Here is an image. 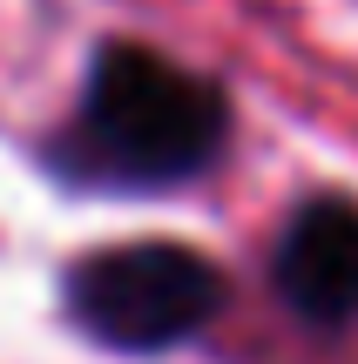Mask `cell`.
<instances>
[{
  "mask_svg": "<svg viewBox=\"0 0 358 364\" xmlns=\"http://www.w3.org/2000/svg\"><path fill=\"white\" fill-rule=\"evenodd\" d=\"M237 102L216 75L149 48L95 41L75 108L34 142V162L81 196H162L230 156Z\"/></svg>",
  "mask_w": 358,
  "mask_h": 364,
  "instance_id": "1",
  "label": "cell"
},
{
  "mask_svg": "<svg viewBox=\"0 0 358 364\" xmlns=\"http://www.w3.org/2000/svg\"><path fill=\"white\" fill-rule=\"evenodd\" d=\"M54 311L108 358H169L230 311V270L183 236H122L61 263Z\"/></svg>",
  "mask_w": 358,
  "mask_h": 364,
  "instance_id": "2",
  "label": "cell"
},
{
  "mask_svg": "<svg viewBox=\"0 0 358 364\" xmlns=\"http://www.w3.org/2000/svg\"><path fill=\"white\" fill-rule=\"evenodd\" d=\"M264 284L311 338H345L358 324V196L311 189L284 209L264 257Z\"/></svg>",
  "mask_w": 358,
  "mask_h": 364,
  "instance_id": "3",
  "label": "cell"
}]
</instances>
